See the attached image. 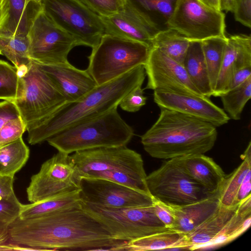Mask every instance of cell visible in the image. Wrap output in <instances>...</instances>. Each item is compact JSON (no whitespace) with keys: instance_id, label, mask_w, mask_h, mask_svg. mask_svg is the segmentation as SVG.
Wrapping results in <instances>:
<instances>
[{"instance_id":"obj_48","label":"cell","mask_w":251,"mask_h":251,"mask_svg":"<svg viewBox=\"0 0 251 251\" xmlns=\"http://www.w3.org/2000/svg\"><path fill=\"white\" fill-rule=\"evenodd\" d=\"M43 0H26L27 6H30L35 3L42 4Z\"/></svg>"},{"instance_id":"obj_27","label":"cell","mask_w":251,"mask_h":251,"mask_svg":"<svg viewBox=\"0 0 251 251\" xmlns=\"http://www.w3.org/2000/svg\"><path fill=\"white\" fill-rule=\"evenodd\" d=\"M126 3L160 31L167 24L177 0H125Z\"/></svg>"},{"instance_id":"obj_8","label":"cell","mask_w":251,"mask_h":251,"mask_svg":"<svg viewBox=\"0 0 251 251\" xmlns=\"http://www.w3.org/2000/svg\"><path fill=\"white\" fill-rule=\"evenodd\" d=\"M22 97L14 101L26 130L44 122L66 102V100L47 74L33 61L21 76Z\"/></svg>"},{"instance_id":"obj_47","label":"cell","mask_w":251,"mask_h":251,"mask_svg":"<svg viewBox=\"0 0 251 251\" xmlns=\"http://www.w3.org/2000/svg\"><path fill=\"white\" fill-rule=\"evenodd\" d=\"M204 4L216 10L221 11L219 0H200Z\"/></svg>"},{"instance_id":"obj_41","label":"cell","mask_w":251,"mask_h":251,"mask_svg":"<svg viewBox=\"0 0 251 251\" xmlns=\"http://www.w3.org/2000/svg\"><path fill=\"white\" fill-rule=\"evenodd\" d=\"M153 207L155 213L158 218L168 228L172 229L175 225V219L170 207L154 200Z\"/></svg>"},{"instance_id":"obj_28","label":"cell","mask_w":251,"mask_h":251,"mask_svg":"<svg viewBox=\"0 0 251 251\" xmlns=\"http://www.w3.org/2000/svg\"><path fill=\"white\" fill-rule=\"evenodd\" d=\"M80 190L61 194L43 201L22 204L19 218H33L57 211L81 205Z\"/></svg>"},{"instance_id":"obj_43","label":"cell","mask_w":251,"mask_h":251,"mask_svg":"<svg viewBox=\"0 0 251 251\" xmlns=\"http://www.w3.org/2000/svg\"><path fill=\"white\" fill-rule=\"evenodd\" d=\"M14 177L0 176V197L16 196L13 189Z\"/></svg>"},{"instance_id":"obj_39","label":"cell","mask_w":251,"mask_h":251,"mask_svg":"<svg viewBox=\"0 0 251 251\" xmlns=\"http://www.w3.org/2000/svg\"><path fill=\"white\" fill-rule=\"evenodd\" d=\"M233 13L235 21L251 27V0H236Z\"/></svg>"},{"instance_id":"obj_38","label":"cell","mask_w":251,"mask_h":251,"mask_svg":"<svg viewBox=\"0 0 251 251\" xmlns=\"http://www.w3.org/2000/svg\"><path fill=\"white\" fill-rule=\"evenodd\" d=\"M147 98L144 95L142 85H139L129 92L121 100L119 105L125 111L135 112L146 104Z\"/></svg>"},{"instance_id":"obj_5","label":"cell","mask_w":251,"mask_h":251,"mask_svg":"<svg viewBox=\"0 0 251 251\" xmlns=\"http://www.w3.org/2000/svg\"><path fill=\"white\" fill-rule=\"evenodd\" d=\"M133 135V128L123 119L117 108H115L77 122L47 141L58 151L70 154L100 147L126 146Z\"/></svg>"},{"instance_id":"obj_7","label":"cell","mask_w":251,"mask_h":251,"mask_svg":"<svg viewBox=\"0 0 251 251\" xmlns=\"http://www.w3.org/2000/svg\"><path fill=\"white\" fill-rule=\"evenodd\" d=\"M146 183L154 200L171 206L191 204L213 194L195 180L185 170L180 157L169 159L147 175Z\"/></svg>"},{"instance_id":"obj_10","label":"cell","mask_w":251,"mask_h":251,"mask_svg":"<svg viewBox=\"0 0 251 251\" xmlns=\"http://www.w3.org/2000/svg\"><path fill=\"white\" fill-rule=\"evenodd\" d=\"M42 4L49 17L79 46L92 49L106 33L101 17L80 0H43Z\"/></svg>"},{"instance_id":"obj_12","label":"cell","mask_w":251,"mask_h":251,"mask_svg":"<svg viewBox=\"0 0 251 251\" xmlns=\"http://www.w3.org/2000/svg\"><path fill=\"white\" fill-rule=\"evenodd\" d=\"M167 28L177 31L190 41L225 37V14L200 0H177Z\"/></svg>"},{"instance_id":"obj_24","label":"cell","mask_w":251,"mask_h":251,"mask_svg":"<svg viewBox=\"0 0 251 251\" xmlns=\"http://www.w3.org/2000/svg\"><path fill=\"white\" fill-rule=\"evenodd\" d=\"M189 250L186 234L168 229L127 242L125 251Z\"/></svg>"},{"instance_id":"obj_44","label":"cell","mask_w":251,"mask_h":251,"mask_svg":"<svg viewBox=\"0 0 251 251\" xmlns=\"http://www.w3.org/2000/svg\"><path fill=\"white\" fill-rule=\"evenodd\" d=\"M251 170L247 174L239 188L237 195V201L238 203L251 196Z\"/></svg>"},{"instance_id":"obj_37","label":"cell","mask_w":251,"mask_h":251,"mask_svg":"<svg viewBox=\"0 0 251 251\" xmlns=\"http://www.w3.org/2000/svg\"><path fill=\"white\" fill-rule=\"evenodd\" d=\"M25 130L21 117L9 121L0 129V148L22 137Z\"/></svg>"},{"instance_id":"obj_11","label":"cell","mask_w":251,"mask_h":251,"mask_svg":"<svg viewBox=\"0 0 251 251\" xmlns=\"http://www.w3.org/2000/svg\"><path fill=\"white\" fill-rule=\"evenodd\" d=\"M28 55L36 63L55 65L67 63L68 55L77 40L57 25L42 9L33 21L27 33Z\"/></svg>"},{"instance_id":"obj_31","label":"cell","mask_w":251,"mask_h":251,"mask_svg":"<svg viewBox=\"0 0 251 251\" xmlns=\"http://www.w3.org/2000/svg\"><path fill=\"white\" fill-rule=\"evenodd\" d=\"M29 150L21 137L0 148V176L14 177L25 164Z\"/></svg>"},{"instance_id":"obj_23","label":"cell","mask_w":251,"mask_h":251,"mask_svg":"<svg viewBox=\"0 0 251 251\" xmlns=\"http://www.w3.org/2000/svg\"><path fill=\"white\" fill-rule=\"evenodd\" d=\"M183 66L195 87L204 96H212L209 75L201 41H190Z\"/></svg>"},{"instance_id":"obj_17","label":"cell","mask_w":251,"mask_h":251,"mask_svg":"<svg viewBox=\"0 0 251 251\" xmlns=\"http://www.w3.org/2000/svg\"><path fill=\"white\" fill-rule=\"evenodd\" d=\"M36 63L51 79L66 102L82 99L98 86L87 69H78L69 62L55 65Z\"/></svg>"},{"instance_id":"obj_33","label":"cell","mask_w":251,"mask_h":251,"mask_svg":"<svg viewBox=\"0 0 251 251\" xmlns=\"http://www.w3.org/2000/svg\"><path fill=\"white\" fill-rule=\"evenodd\" d=\"M227 37H215L201 41L213 92L220 71Z\"/></svg>"},{"instance_id":"obj_22","label":"cell","mask_w":251,"mask_h":251,"mask_svg":"<svg viewBox=\"0 0 251 251\" xmlns=\"http://www.w3.org/2000/svg\"><path fill=\"white\" fill-rule=\"evenodd\" d=\"M238 205L228 207L220 206L210 218L193 231L186 234L189 250H201L213 241L235 214Z\"/></svg>"},{"instance_id":"obj_36","label":"cell","mask_w":251,"mask_h":251,"mask_svg":"<svg viewBox=\"0 0 251 251\" xmlns=\"http://www.w3.org/2000/svg\"><path fill=\"white\" fill-rule=\"evenodd\" d=\"M93 11L101 17H106L120 11L125 0H80Z\"/></svg>"},{"instance_id":"obj_19","label":"cell","mask_w":251,"mask_h":251,"mask_svg":"<svg viewBox=\"0 0 251 251\" xmlns=\"http://www.w3.org/2000/svg\"><path fill=\"white\" fill-rule=\"evenodd\" d=\"M251 66V36L243 34L227 37L223 61L212 94L220 97L226 92L235 72Z\"/></svg>"},{"instance_id":"obj_9","label":"cell","mask_w":251,"mask_h":251,"mask_svg":"<svg viewBox=\"0 0 251 251\" xmlns=\"http://www.w3.org/2000/svg\"><path fill=\"white\" fill-rule=\"evenodd\" d=\"M81 207L104 225L115 237L127 242L170 229L156 216L153 204L113 208L82 200Z\"/></svg>"},{"instance_id":"obj_4","label":"cell","mask_w":251,"mask_h":251,"mask_svg":"<svg viewBox=\"0 0 251 251\" xmlns=\"http://www.w3.org/2000/svg\"><path fill=\"white\" fill-rule=\"evenodd\" d=\"M70 157L81 178L109 180L150 195L142 157L126 146L80 151Z\"/></svg>"},{"instance_id":"obj_46","label":"cell","mask_w":251,"mask_h":251,"mask_svg":"<svg viewBox=\"0 0 251 251\" xmlns=\"http://www.w3.org/2000/svg\"><path fill=\"white\" fill-rule=\"evenodd\" d=\"M220 10L233 12L236 0H219Z\"/></svg>"},{"instance_id":"obj_13","label":"cell","mask_w":251,"mask_h":251,"mask_svg":"<svg viewBox=\"0 0 251 251\" xmlns=\"http://www.w3.org/2000/svg\"><path fill=\"white\" fill-rule=\"evenodd\" d=\"M81 177L70 155L58 152L44 162L26 189L28 201L36 202L80 190Z\"/></svg>"},{"instance_id":"obj_29","label":"cell","mask_w":251,"mask_h":251,"mask_svg":"<svg viewBox=\"0 0 251 251\" xmlns=\"http://www.w3.org/2000/svg\"><path fill=\"white\" fill-rule=\"evenodd\" d=\"M242 163L231 173L226 175L219 192L220 206L233 207L238 204L237 195L248 172L251 170V143L241 155Z\"/></svg>"},{"instance_id":"obj_26","label":"cell","mask_w":251,"mask_h":251,"mask_svg":"<svg viewBox=\"0 0 251 251\" xmlns=\"http://www.w3.org/2000/svg\"><path fill=\"white\" fill-rule=\"evenodd\" d=\"M9 15L6 24L0 29V35H27L36 15L42 9V4L35 3L27 6L26 0H8Z\"/></svg>"},{"instance_id":"obj_3","label":"cell","mask_w":251,"mask_h":251,"mask_svg":"<svg viewBox=\"0 0 251 251\" xmlns=\"http://www.w3.org/2000/svg\"><path fill=\"white\" fill-rule=\"evenodd\" d=\"M145 75L144 65H139L114 80L98 85L82 99L66 102L39 126L27 130L28 143H41L77 122L117 108L129 92L142 85Z\"/></svg>"},{"instance_id":"obj_25","label":"cell","mask_w":251,"mask_h":251,"mask_svg":"<svg viewBox=\"0 0 251 251\" xmlns=\"http://www.w3.org/2000/svg\"><path fill=\"white\" fill-rule=\"evenodd\" d=\"M251 224V196L240 201L236 212L218 236L201 250L215 249L232 241L245 232Z\"/></svg>"},{"instance_id":"obj_21","label":"cell","mask_w":251,"mask_h":251,"mask_svg":"<svg viewBox=\"0 0 251 251\" xmlns=\"http://www.w3.org/2000/svg\"><path fill=\"white\" fill-rule=\"evenodd\" d=\"M187 173L211 193L219 194L226 175L212 158L204 154L179 157Z\"/></svg>"},{"instance_id":"obj_40","label":"cell","mask_w":251,"mask_h":251,"mask_svg":"<svg viewBox=\"0 0 251 251\" xmlns=\"http://www.w3.org/2000/svg\"><path fill=\"white\" fill-rule=\"evenodd\" d=\"M19 117V111L14 101H0V129L9 121Z\"/></svg>"},{"instance_id":"obj_2","label":"cell","mask_w":251,"mask_h":251,"mask_svg":"<svg viewBox=\"0 0 251 251\" xmlns=\"http://www.w3.org/2000/svg\"><path fill=\"white\" fill-rule=\"evenodd\" d=\"M159 117L141 137L144 150L151 157L170 159L211 150L217 138L216 127L178 112L160 108Z\"/></svg>"},{"instance_id":"obj_18","label":"cell","mask_w":251,"mask_h":251,"mask_svg":"<svg viewBox=\"0 0 251 251\" xmlns=\"http://www.w3.org/2000/svg\"><path fill=\"white\" fill-rule=\"evenodd\" d=\"M106 33L144 43L151 48L155 35L160 30L126 3L117 13L101 17Z\"/></svg>"},{"instance_id":"obj_35","label":"cell","mask_w":251,"mask_h":251,"mask_svg":"<svg viewBox=\"0 0 251 251\" xmlns=\"http://www.w3.org/2000/svg\"><path fill=\"white\" fill-rule=\"evenodd\" d=\"M23 83L15 66L0 60V99L15 101L23 95Z\"/></svg>"},{"instance_id":"obj_32","label":"cell","mask_w":251,"mask_h":251,"mask_svg":"<svg viewBox=\"0 0 251 251\" xmlns=\"http://www.w3.org/2000/svg\"><path fill=\"white\" fill-rule=\"evenodd\" d=\"M190 41L177 31L168 28L160 30L154 37L152 48L158 49L183 65Z\"/></svg>"},{"instance_id":"obj_15","label":"cell","mask_w":251,"mask_h":251,"mask_svg":"<svg viewBox=\"0 0 251 251\" xmlns=\"http://www.w3.org/2000/svg\"><path fill=\"white\" fill-rule=\"evenodd\" d=\"M144 66L148 77L146 89L203 96L192 83L183 66L158 49H150Z\"/></svg>"},{"instance_id":"obj_6","label":"cell","mask_w":251,"mask_h":251,"mask_svg":"<svg viewBox=\"0 0 251 251\" xmlns=\"http://www.w3.org/2000/svg\"><path fill=\"white\" fill-rule=\"evenodd\" d=\"M151 49L144 43L105 33L92 48L87 70L97 85H102L144 65Z\"/></svg>"},{"instance_id":"obj_45","label":"cell","mask_w":251,"mask_h":251,"mask_svg":"<svg viewBox=\"0 0 251 251\" xmlns=\"http://www.w3.org/2000/svg\"><path fill=\"white\" fill-rule=\"evenodd\" d=\"M8 0H0V29L7 23L9 15Z\"/></svg>"},{"instance_id":"obj_14","label":"cell","mask_w":251,"mask_h":251,"mask_svg":"<svg viewBox=\"0 0 251 251\" xmlns=\"http://www.w3.org/2000/svg\"><path fill=\"white\" fill-rule=\"evenodd\" d=\"M80 196L83 201L102 207L128 208L152 205L148 194L111 181L82 178Z\"/></svg>"},{"instance_id":"obj_34","label":"cell","mask_w":251,"mask_h":251,"mask_svg":"<svg viewBox=\"0 0 251 251\" xmlns=\"http://www.w3.org/2000/svg\"><path fill=\"white\" fill-rule=\"evenodd\" d=\"M220 97L224 110L230 119L240 120L243 109L251 98V76L240 85L228 90Z\"/></svg>"},{"instance_id":"obj_20","label":"cell","mask_w":251,"mask_h":251,"mask_svg":"<svg viewBox=\"0 0 251 251\" xmlns=\"http://www.w3.org/2000/svg\"><path fill=\"white\" fill-rule=\"evenodd\" d=\"M169 206L175 219L172 230L187 234L219 209L220 207L219 194L191 204Z\"/></svg>"},{"instance_id":"obj_42","label":"cell","mask_w":251,"mask_h":251,"mask_svg":"<svg viewBox=\"0 0 251 251\" xmlns=\"http://www.w3.org/2000/svg\"><path fill=\"white\" fill-rule=\"evenodd\" d=\"M251 76V66L237 70L233 75L228 90L240 85Z\"/></svg>"},{"instance_id":"obj_16","label":"cell","mask_w":251,"mask_h":251,"mask_svg":"<svg viewBox=\"0 0 251 251\" xmlns=\"http://www.w3.org/2000/svg\"><path fill=\"white\" fill-rule=\"evenodd\" d=\"M153 100L160 108L196 117L216 127L227 124L230 119L223 109L204 96L154 90Z\"/></svg>"},{"instance_id":"obj_1","label":"cell","mask_w":251,"mask_h":251,"mask_svg":"<svg viewBox=\"0 0 251 251\" xmlns=\"http://www.w3.org/2000/svg\"><path fill=\"white\" fill-rule=\"evenodd\" d=\"M8 233V242L35 251H121L128 242L115 237L81 205L30 219L18 217Z\"/></svg>"},{"instance_id":"obj_30","label":"cell","mask_w":251,"mask_h":251,"mask_svg":"<svg viewBox=\"0 0 251 251\" xmlns=\"http://www.w3.org/2000/svg\"><path fill=\"white\" fill-rule=\"evenodd\" d=\"M28 44L27 35H0V54L13 63L20 76L29 68L32 62L28 55Z\"/></svg>"}]
</instances>
